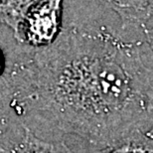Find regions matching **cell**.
Returning <instances> with one entry per match:
<instances>
[{
  "mask_svg": "<svg viewBox=\"0 0 153 153\" xmlns=\"http://www.w3.org/2000/svg\"><path fill=\"white\" fill-rule=\"evenodd\" d=\"M1 128H2V127H1V123H0V134H1V133H2V131H3V130L1 129Z\"/></svg>",
  "mask_w": 153,
  "mask_h": 153,
  "instance_id": "obj_10",
  "label": "cell"
},
{
  "mask_svg": "<svg viewBox=\"0 0 153 153\" xmlns=\"http://www.w3.org/2000/svg\"><path fill=\"white\" fill-rule=\"evenodd\" d=\"M147 134H148V135L150 136V137H152V138H153V124L151 125L150 129H149V130L147 131Z\"/></svg>",
  "mask_w": 153,
  "mask_h": 153,
  "instance_id": "obj_9",
  "label": "cell"
},
{
  "mask_svg": "<svg viewBox=\"0 0 153 153\" xmlns=\"http://www.w3.org/2000/svg\"><path fill=\"white\" fill-rule=\"evenodd\" d=\"M64 0H38L20 26L17 42L32 49L52 45L63 30Z\"/></svg>",
  "mask_w": 153,
  "mask_h": 153,
  "instance_id": "obj_2",
  "label": "cell"
},
{
  "mask_svg": "<svg viewBox=\"0 0 153 153\" xmlns=\"http://www.w3.org/2000/svg\"><path fill=\"white\" fill-rule=\"evenodd\" d=\"M149 48V46H148ZM108 32L62 30L13 71L14 94L60 130L103 146L153 124V53Z\"/></svg>",
  "mask_w": 153,
  "mask_h": 153,
  "instance_id": "obj_1",
  "label": "cell"
},
{
  "mask_svg": "<svg viewBox=\"0 0 153 153\" xmlns=\"http://www.w3.org/2000/svg\"><path fill=\"white\" fill-rule=\"evenodd\" d=\"M120 18L122 27H145L153 17V0H100Z\"/></svg>",
  "mask_w": 153,
  "mask_h": 153,
  "instance_id": "obj_4",
  "label": "cell"
},
{
  "mask_svg": "<svg viewBox=\"0 0 153 153\" xmlns=\"http://www.w3.org/2000/svg\"><path fill=\"white\" fill-rule=\"evenodd\" d=\"M97 153H153V138L135 130L102 146Z\"/></svg>",
  "mask_w": 153,
  "mask_h": 153,
  "instance_id": "obj_5",
  "label": "cell"
},
{
  "mask_svg": "<svg viewBox=\"0 0 153 153\" xmlns=\"http://www.w3.org/2000/svg\"><path fill=\"white\" fill-rule=\"evenodd\" d=\"M0 153H73L64 142H49L40 139L21 124L18 129L0 134Z\"/></svg>",
  "mask_w": 153,
  "mask_h": 153,
  "instance_id": "obj_3",
  "label": "cell"
},
{
  "mask_svg": "<svg viewBox=\"0 0 153 153\" xmlns=\"http://www.w3.org/2000/svg\"><path fill=\"white\" fill-rule=\"evenodd\" d=\"M38 0H0V22L13 31L14 38L19 34L22 24L29 9Z\"/></svg>",
  "mask_w": 153,
  "mask_h": 153,
  "instance_id": "obj_6",
  "label": "cell"
},
{
  "mask_svg": "<svg viewBox=\"0 0 153 153\" xmlns=\"http://www.w3.org/2000/svg\"><path fill=\"white\" fill-rule=\"evenodd\" d=\"M146 39H147V45L149 46L151 52L153 53V27L146 30Z\"/></svg>",
  "mask_w": 153,
  "mask_h": 153,
  "instance_id": "obj_7",
  "label": "cell"
},
{
  "mask_svg": "<svg viewBox=\"0 0 153 153\" xmlns=\"http://www.w3.org/2000/svg\"><path fill=\"white\" fill-rule=\"evenodd\" d=\"M5 69V57L3 55L1 49H0V75L2 74Z\"/></svg>",
  "mask_w": 153,
  "mask_h": 153,
  "instance_id": "obj_8",
  "label": "cell"
}]
</instances>
